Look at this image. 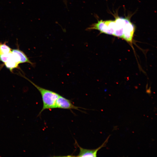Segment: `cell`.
<instances>
[{"instance_id": "obj_5", "label": "cell", "mask_w": 157, "mask_h": 157, "mask_svg": "<svg viewBox=\"0 0 157 157\" xmlns=\"http://www.w3.org/2000/svg\"><path fill=\"white\" fill-rule=\"evenodd\" d=\"M12 52L17 56L20 60V63H28L31 65H33V63L30 61L25 53L21 50L19 49H13L12 50Z\"/></svg>"}, {"instance_id": "obj_1", "label": "cell", "mask_w": 157, "mask_h": 157, "mask_svg": "<svg viewBox=\"0 0 157 157\" xmlns=\"http://www.w3.org/2000/svg\"><path fill=\"white\" fill-rule=\"evenodd\" d=\"M135 27L127 18L118 16L115 20L104 21L103 30L104 34L121 38L129 39L134 35Z\"/></svg>"}, {"instance_id": "obj_8", "label": "cell", "mask_w": 157, "mask_h": 157, "mask_svg": "<svg viewBox=\"0 0 157 157\" xmlns=\"http://www.w3.org/2000/svg\"><path fill=\"white\" fill-rule=\"evenodd\" d=\"M10 60H14L12 52L7 54L0 55V61L4 63Z\"/></svg>"}, {"instance_id": "obj_4", "label": "cell", "mask_w": 157, "mask_h": 157, "mask_svg": "<svg viewBox=\"0 0 157 157\" xmlns=\"http://www.w3.org/2000/svg\"><path fill=\"white\" fill-rule=\"evenodd\" d=\"M80 108L74 106L71 101L60 95L57 99L55 106V108H60L65 109H75L80 110Z\"/></svg>"}, {"instance_id": "obj_7", "label": "cell", "mask_w": 157, "mask_h": 157, "mask_svg": "<svg viewBox=\"0 0 157 157\" xmlns=\"http://www.w3.org/2000/svg\"><path fill=\"white\" fill-rule=\"evenodd\" d=\"M6 67L11 72H13L14 69L18 68L19 64L18 63L13 60H9L4 63Z\"/></svg>"}, {"instance_id": "obj_3", "label": "cell", "mask_w": 157, "mask_h": 157, "mask_svg": "<svg viewBox=\"0 0 157 157\" xmlns=\"http://www.w3.org/2000/svg\"><path fill=\"white\" fill-rule=\"evenodd\" d=\"M110 137L109 135L107 138L104 142L97 149H88L83 148L78 144L76 142L77 145L79 149V152L78 155L76 156L77 157H96L98 151L103 147L106 146V144L108 141V140Z\"/></svg>"}, {"instance_id": "obj_6", "label": "cell", "mask_w": 157, "mask_h": 157, "mask_svg": "<svg viewBox=\"0 0 157 157\" xmlns=\"http://www.w3.org/2000/svg\"><path fill=\"white\" fill-rule=\"evenodd\" d=\"M12 49L5 42L2 43L0 42V55L7 54L12 52Z\"/></svg>"}, {"instance_id": "obj_2", "label": "cell", "mask_w": 157, "mask_h": 157, "mask_svg": "<svg viewBox=\"0 0 157 157\" xmlns=\"http://www.w3.org/2000/svg\"><path fill=\"white\" fill-rule=\"evenodd\" d=\"M23 77L31 83L40 93L43 102V107L38 116L45 110L55 108L56 101L60 95L54 91L42 88L35 84L26 77Z\"/></svg>"}]
</instances>
